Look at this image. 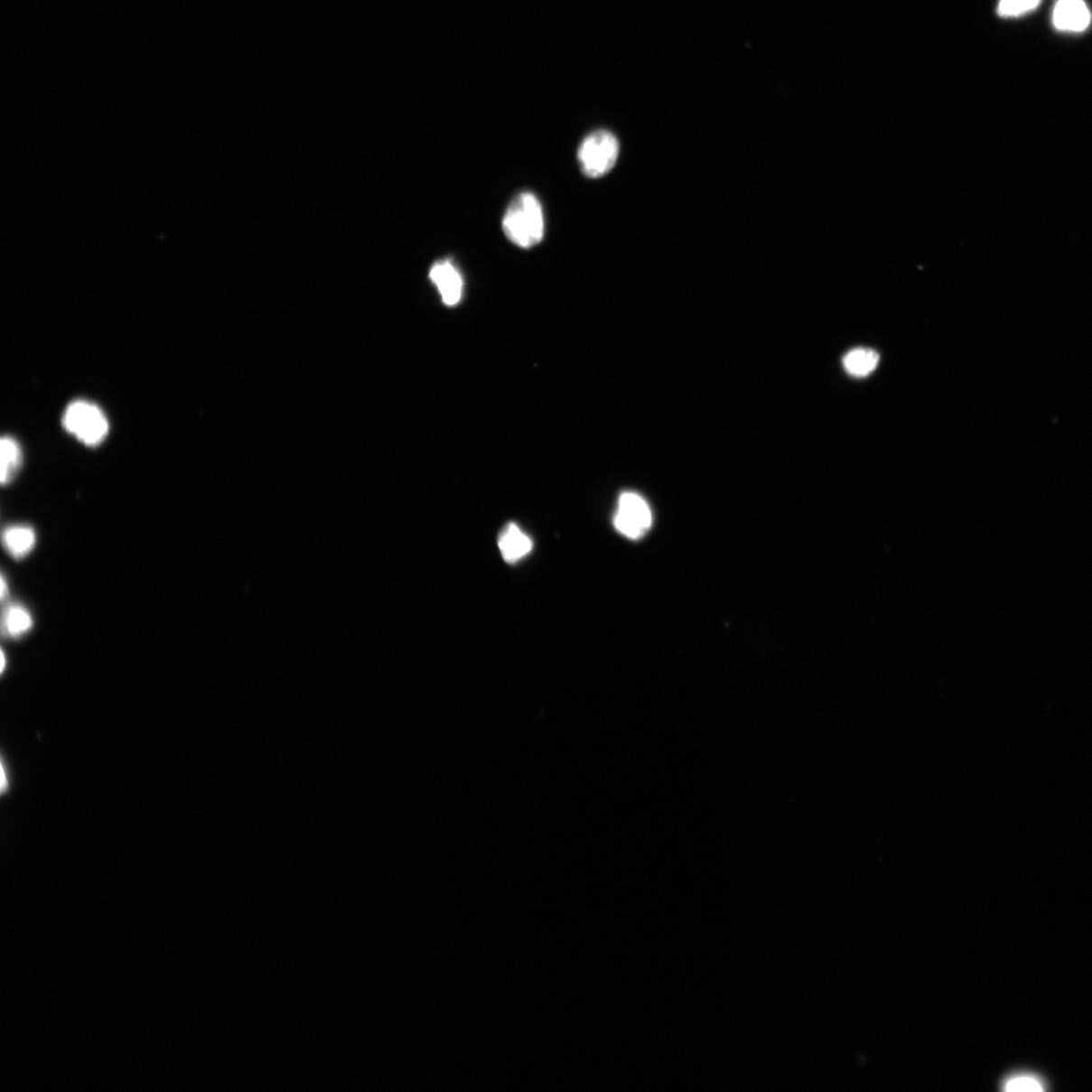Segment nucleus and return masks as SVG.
I'll return each instance as SVG.
<instances>
[{"instance_id":"nucleus-5","label":"nucleus","mask_w":1092,"mask_h":1092,"mask_svg":"<svg viewBox=\"0 0 1092 1092\" xmlns=\"http://www.w3.org/2000/svg\"><path fill=\"white\" fill-rule=\"evenodd\" d=\"M429 277L447 306H454L461 301L463 282L459 269L452 260L437 261L430 269Z\"/></svg>"},{"instance_id":"nucleus-11","label":"nucleus","mask_w":1092,"mask_h":1092,"mask_svg":"<svg viewBox=\"0 0 1092 1092\" xmlns=\"http://www.w3.org/2000/svg\"><path fill=\"white\" fill-rule=\"evenodd\" d=\"M0 452H2L0 480H2L4 485H6L10 484L21 469L23 455L19 443L10 436H5L2 439Z\"/></svg>"},{"instance_id":"nucleus-3","label":"nucleus","mask_w":1092,"mask_h":1092,"mask_svg":"<svg viewBox=\"0 0 1092 1092\" xmlns=\"http://www.w3.org/2000/svg\"><path fill=\"white\" fill-rule=\"evenodd\" d=\"M63 425L70 434L90 446L103 443L108 433L105 413L87 401L70 404L64 413Z\"/></svg>"},{"instance_id":"nucleus-7","label":"nucleus","mask_w":1092,"mask_h":1092,"mask_svg":"<svg viewBox=\"0 0 1092 1092\" xmlns=\"http://www.w3.org/2000/svg\"><path fill=\"white\" fill-rule=\"evenodd\" d=\"M498 546L508 564L519 562L528 555L533 548L531 538L514 523L508 524L502 530L499 536Z\"/></svg>"},{"instance_id":"nucleus-10","label":"nucleus","mask_w":1092,"mask_h":1092,"mask_svg":"<svg viewBox=\"0 0 1092 1092\" xmlns=\"http://www.w3.org/2000/svg\"><path fill=\"white\" fill-rule=\"evenodd\" d=\"M879 359V354L873 350L854 349L845 355L843 364L850 376L865 378L876 369Z\"/></svg>"},{"instance_id":"nucleus-13","label":"nucleus","mask_w":1092,"mask_h":1092,"mask_svg":"<svg viewBox=\"0 0 1092 1092\" xmlns=\"http://www.w3.org/2000/svg\"><path fill=\"white\" fill-rule=\"evenodd\" d=\"M1042 0H1000L997 13L1003 18H1015L1034 11Z\"/></svg>"},{"instance_id":"nucleus-6","label":"nucleus","mask_w":1092,"mask_h":1092,"mask_svg":"<svg viewBox=\"0 0 1092 1092\" xmlns=\"http://www.w3.org/2000/svg\"><path fill=\"white\" fill-rule=\"evenodd\" d=\"M1091 14L1085 0H1058L1053 23L1059 31L1078 33L1087 29Z\"/></svg>"},{"instance_id":"nucleus-9","label":"nucleus","mask_w":1092,"mask_h":1092,"mask_svg":"<svg viewBox=\"0 0 1092 1092\" xmlns=\"http://www.w3.org/2000/svg\"><path fill=\"white\" fill-rule=\"evenodd\" d=\"M33 616L28 608L19 603H10L5 608L2 630L5 638L21 639L33 629Z\"/></svg>"},{"instance_id":"nucleus-4","label":"nucleus","mask_w":1092,"mask_h":1092,"mask_svg":"<svg viewBox=\"0 0 1092 1092\" xmlns=\"http://www.w3.org/2000/svg\"><path fill=\"white\" fill-rule=\"evenodd\" d=\"M653 516L645 499L636 493H623L618 501L614 527L622 536L639 539L651 527Z\"/></svg>"},{"instance_id":"nucleus-8","label":"nucleus","mask_w":1092,"mask_h":1092,"mask_svg":"<svg viewBox=\"0 0 1092 1092\" xmlns=\"http://www.w3.org/2000/svg\"><path fill=\"white\" fill-rule=\"evenodd\" d=\"M36 543V532L29 525H11L3 532V545L7 554L15 560L28 556L35 548Z\"/></svg>"},{"instance_id":"nucleus-14","label":"nucleus","mask_w":1092,"mask_h":1092,"mask_svg":"<svg viewBox=\"0 0 1092 1092\" xmlns=\"http://www.w3.org/2000/svg\"><path fill=\"white\" fill-rule=\"evenodd\" d=\"M0 784H2L3 795L10 791V776L7 774V768L5 767L4 758L2 760V781H0Z\"/></svg>"},{"instance_id":"nucleus-15","label":"nucleus","mask_w":1092,"mask_h":1092,"mask_svg":"<svg viewBox=\"0 0 1092 1092\" xmlns=\"http://www.w3.org/2000/svg\"><path fill=\"white\" fill-rule=\"evenodd\" d=\"M0 595H2L3 601L6 600L8 595H10V589H8V583L5 580V574L2 575V591H0Z\"/></svg>"},{"instance_id":"nucleus-1","label":"nucleus","mask_w":1092,"mask_h":1092,"mask_svg":"<svg viewBox=\"0 0 1092 1092\" xmlns=\"http://www.w3.org/2000/svg\"><path fill=\"white\" fill-rule=\"evenodd\" d=\"M503 231L518 247H535L544 239L545 217L540 201L530 192H521L508 207L503 218Z\"/></svg>"},{"instance_id":"nucleus-16","label":"nucleus","mask_w":1092,"mask_h":1092,"mask_svg":"<svg viewBox=\"0 0 1092 1092\" xmlns=\"http://www.w3.org/2000/svg\"><path fill=\"white\" fill-rule=\"evenodd\" d=\"M5 655L3 651V653H2V673H5Z\"/></svg>"},{"instance_id":"nucleus-2","label":"nucleus","mask_w":1092,"mask_h":1092,"mask_svg":"<svg viewBox=\"0 0 1092 1092\" xmlns=\"http://www.w3.org/2000/svg\"><path fill=\"white\" fill-rule=\"evenodd\" d=\"M620 143L611 132L598 130L583 139L578 150L581 171L590 179H599L615 166Z\"/></svg>"},{"instance_id":"nucleus-12","label":"nucleus","mask_w":1092,"mask_h":1092,"mask_svg":"<svg viewBox=\"0 0 1092 1092\" xmlns=\"http://www.w3.org/2000/svg\"><path fill=\"white\" fill-rule=\"evenodd\" d=\"M1003 1088L1009 1092H1042L1046 1090V1083L1037 1075L1020 1073L1006 1078Z\"/></svg>"}]
</instances>
